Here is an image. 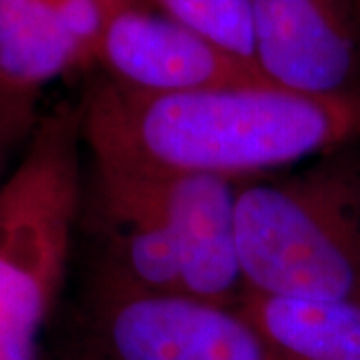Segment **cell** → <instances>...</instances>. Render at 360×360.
<instances>
[{
  "mask_svg": "<svg viewBox=\"0 0 360 360\" xmlns=\"http://www.w3.org/2000/svg\"><path fill=\"white\" fill-rule=\"evenodd\" d=\"M78 108L92 168L132 179H257L360 136L359 112L266 82L153 94L103 78Z\"/></svg>",
  "mask_w": 360,
  "mask_h": 360,
  "instance_id": "1",
  "label": "cell"
},
{
  "mask_svg": "<svg viewBox=\"0 0 360 360\" xmlns=\"http://www.w3.org/2000/svg\"><path fill=\"white\" fill-rule=\"evenodd\" d=\"M356 141L283 179L238 182L236 222L248 295L360 300Z\"/></svg>",
  "mask_w": 360,
  "mask_h": 360,
  "instance_id": "2",
  "label": "cell"
},
{
  "mask_svg": "<svg viewBox=\"0 0 360 360\" xmlns=\"http://www.w3.org/2000/svg\"><path fill=\"white\" fill-rule=\"evenodd\" d=\"M78 104L42 115L0 186V360H39L82 210Z\"/></svg>",
  "mask_w": 360,
  "mask_h": 360,
  "instance_id": "3",
  "label": "cell"
},
{
  "mask_svg": "<svg viewBox=\"0 0 360 360\" xmlns=\"http://www.w3.org/2000/svg\"><path fill=\"white\" fill-rule=\"evenodd\" d=\"M65 360H286L240 307L86 283Z\"/></svg>",
  "mask_w": 360,
  "mask_h": 360,
  "instance_id": "4",
  "label": "cell"
},
{
  "mask_svg": "<svg viewBox=\"0 0 360 360\" xmlns=\"http://www.w3.org/2000/svg\"><path fill=\"white\" fill-rule=\"evenodd\" d=\"M252 16L270 84L360 115V0H252Z\"/></svg>",
  "mask_w": 360,
  "mask_h": 360,
  "instance_id": "5",
  "label": "cell"
},
{
  "mask_svg": "<svg viewBox=\"0 0 360 360\" xmlns=\"http://www.w3.org/2000/svg\"><path fill=\"white\" fill-rule=\"evenodd\" d=\"M80 226L94 243L86 283L130 295L180 292L172 236L142 180L92 168Z\"/></svg>",
  "mask_w": 360,
  "mask_h": 360,
  "instance_id": "6",
  "label": "cell"
},
{
  "mask_svg": "<svg viewBox=\"0 0 360 360\" xmlns=\"http://www.w3.org/2000/svg\"><path fill=\"white\" fill-rule=\"evenodd\" d=\"M96 65L116 84L153 94L270 84L257 68L144 4L116 6Z\"/></svg>",
  "mask_w": 360,
  "mask_h": 360,
  "instance_id": "7",
  "label": "cell"
},
{
  "mask_svg": "<svg viewBox=\"0 0 360 360\" xmlns=\"http://www.w3.org/2000/svg\"><path fill=\"white\" fill-rule=\"evenodd\" d=\"M139 180L148 186L172 236L180 292L240 307L248 295L236 222L240 180L214 174Z\"/></svg>",
  "mask_w": 360,
  "mask_h": 360,
  "instance_id": "8",
  "label": "cell"
},
{
  "mask_svg": "<svg viewBox=\"0 0 360 360\" xmlns=\"http://www.w3.org/2000/svg\"><path fill=\"white\" fill-rule=\"evenodd\" d=\"M75 68L86 63L49 0H0V94L39 96Z\"/></svg>",
  "mask_w": 360,
  "mask_h": 360,
  "instance_id": "9",
  "label": "cell"
},
{
  "mask_svg": "<svg viewBox=\"0 0 360 360\" xmlns=\"http://www.w3.org/2000/svg\"><path fill=\"white\" fill-rule=\"evenodd\" d=\"M286 360H360V300L246 295L240 304Z\"/></svg>",
  "mask_w": 360,
  "mask_h": 360,
  "instance_id": "10",
  "label": "cell"
},
{
  "mask_svg": "<svg viewBox=\"0 0 360 360\" xmlns=\"http://www.w3.org/2000/svg\"><path fill=\"white\" fill-rule=\"evenodd\" d=\"M220 51L257 68L252 0H141ZM258 70V68H257ZM260 72V70H258Z\"/></svg>",
  "mask_w": 360,
  "mask_h": 360,
  "instance_id": "11",
  "label": "cell"
},
{
  "mask_svg": "<svg viewBox=\"0 0 360 360\" xmlns=\"http://www.w3.org/2000/svg\"><path fill=\"white\" fill-rule=\"evenodd\" d=\"M60 22L75 40L86 66L98 63L104 32L116 6L112 0H49Z\"/></svg>",
  "mask_w": 360,
  "mask_h": 360,
  "instance_id": "12",
  "label": "cell"
},
{
  "mask_svg": "<svg viewBox=\"0 0 360 360\" xmlns=\"http://www.w3.org/2000/svg\"><path fill=\"white\" fill-rule=\"evenodd\" d=\"M40 118L39 96L0 94V186L8 179V162L28 146Z\"/></svg>",
  "mask_w": 360,
  "mask_h": 360,
  "instance_id": "13",
  "label": "cell"
},
{
  "mask_svg": "<svg viewBox=\"0 0 360 360\" xmlns=\"http://www.w3.org/2000/svg\"><path fill=\"white\" fill-rule=\"evenodd\" d=\"M115 4H142L141 0H112Z\"/></svg>",
  "mask_w": 360,
  "mask_h": 360,
  "instance_id": "14",
  "label": "cell"
}]
</instances>
